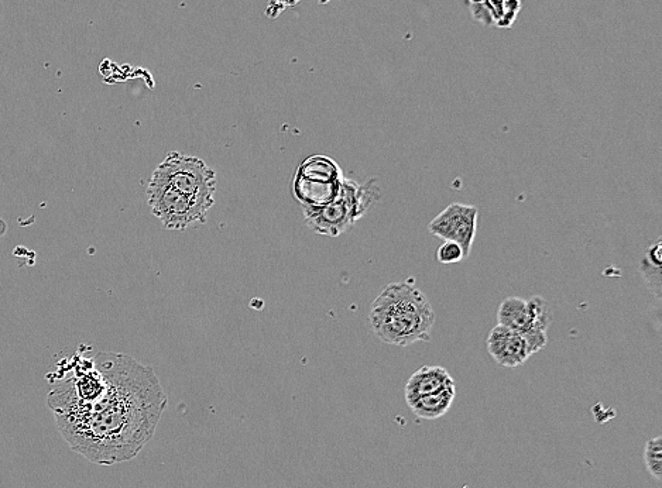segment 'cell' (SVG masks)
<instances>
[{
  "instance_id": "cell-8",
  "label": "cell",
  "mask_w": 662,
  "mask_h": 488,
  "mask_svg": "<svg viewBox=\"0 0 662 488\" xmlns=\"http://www.w3.org/2000/svg\"><path fill=\"white\" fill-rule=\"evenodd\" d=\"M478 221L479 211L476 206L452 204L432 219L428 229L432 235L441 237L445 242L458 243L468 259L475 242Z\"/></svg>"
},
{
  "instance_id": "cell-4",
  "label": "cell",
  "mask_w": 662,
  "mask_h": 488,
  "mask_svg": "<svg viewBox=\"0 0 662 488\" xmlns=\"http://www.w3.org/2000/svg\"><path fill=\"white\" fill-rule=\"evenodd\" d=\"M152 178L209 208L214 205L216 174L201 158L184 156L177 151L168 153L166 160L154 170Z\"/></svg>"
},
{
  "instance_id": "cell-9",
  "label": "cell",
  "mask_w": 662,
  "mask_h": 488,
  "mask_svg": "<svg viewBox=\"0 0 662 488\" xmlns=\"http://www.w3.org/2000/svg\"><path fill=\"white\" fill-rule=\"evenodd\" d=\"M487 352L497 364L506 369L523 366L533 356L523 336L500 325L487 336Z\"/></svg>"
},
{
  "instance_id": "cell-14",
  "label": "cell",
  "mask_w": 662,
  "mask_h": 488,
  "mask_svg": "<svg viewBox=\"0 0 662 488\" xmlns=\"http://www.w3.org/2000/svg\"><path fill=\"white\" fill-rule=\"evenodd\" d=\"M463 259H466L465 253H463L462 247L458 243L445 242L438 249L437 260L445 266L461 263Z\"/></svg>"
},
{
  "instance_id": "cell-11",
  "label": "cell",
  "mask_w": 662,
  "mask_h": 488,
  "mask_svg": "<svg viewBox=\"0 0 662 488\" xmlns=\"http://www.w3.org/2000/svg\"><path fill=\"white\" fill-rule=\"evenodd\" d=\"M455 397L456 386H451L444 388L439 393L417 398V400L410 402L408 407L414 412L415 417L434 421V419L444 417L451 410Z\"/></svg>"
},
{
  "instance_id": "cell-3",
  "label": "cell",
  "mask_w": 662,
  "mask_h": 488,
  "mask_svg": "<svg viewBox=\"0 0 662 488\" xmlns=\"http://www.w3.org/2000/svg\"><path fill=\"white\" fill-rule=\"evenodd\" d=\"M379 198L376 180L363 185L343 180L334 201L320 208H304L305 221L314 232L336 237L351 229Z\"/></svg>"
},
{
  "instance_id": "cell-5",
  "label": "cell",
  "mask_w": 662,
  "mask_h": 488,
  "mask_svg": "<svg viewBox=\"0 0 662 488\" xmlns=\"http://www.w3.org/2000/svg\"><path fill=\"white\" fill-rule=\"evenodd\" d=\"M497 322L526 339L531 353L543 350L548 343V328L552 322L550 304L543 297H510L500 304Z\"/></svg>"
},
{
  "instance_id": "cell-15",
  "label": "cell",
  "mask_w": 662,
  "mask_h": 488,
  "mask_svg": "<svg viewBox=\"0 0 662 488\" xmlns=\"http://www.w3.org/2000/svg\"><path fill=\"white\" fill-rule=\"evenodd\" d=\"M486 2V0H469V5H479V3Z\"/></svg>"
},
{
  "instance_id": "cell-2",
  "label": "cell",
  "mask_w": 662,
  "mask_h": 488,
  "mask_svg": "<svg viewBox=\"0 0 662 488\" xmlns=\"http://www.w3.org/2000/svg\"><path fill=\"white\" fill-rule=\"evenodd\" d=\"M369 322L383 343L407 347L431 339L435 312L420 288L411 281H400L386 285L377 295Z\"/></svg>"
},
{
  "instance_id": "cell-13",
  "label": "cell",
  "mask_w": 662,
  "mask_h": 488,
  "mask_svg": "<svg viewBox=\"0 0 662 488\" xmlns=\"http://www.w3.org/2000/svg\"><path fill=\"white\" fill-rule=\"evenodd\" d=\"M644 463L648 473L655 480L661 481L662 479V436H655L646 443L644 448Z\"/></svg>"
},
{
  "instance_id": "cell-6",
  "label": "cell",
  "mask_w": 662,
  "mask_h": 488,
  "mask_svg": "<svg viewBox=\"0 0 662 488\" xmlns=\"http://www.w3.org/2000/svg\"><path fill=\"white\" fill-rule=\"evenodd\" d=\"M342 182L341 168L334 160L314 156L298 168L293 182L294 197L304 208H320L338 197Z\"/></svg>"
},
{
  "instance_id": "cell-10",
  "label": "cell",
  "mask_w": 662,
  "mask_h": 488,
  "mask_svg": "<svg viewBox=\"0 0 662 488\" xmlns=\"http://www.w3.org/2000/svg\"><path fill=\"white\" fill-rule=\"evenodd\" d=\"M451 386H455V381L447 369L441 366H424L408 378L404 395H406L407 404H410L417 398L439 393L444 388Z\"/></svg>"
},
{
  "instance_id": "cell-1",
  "label": "cell",
  "mask_w": 662,
  "mask_h": 488,
  "mask_svg": "<svg viewBox=\"0 0 662 488\" xmlns=\"http://www.w3.org/2000/svg\"><path fill=\"white\" fill-rule=\"evenodd\" d=\"M105 391L92 402L48 401L58 431L78 455L99 466L129 462L152 441L167 397L152 367L119 353H99Z\"/></svg>"
},
{
  "instance_id": "cell-12",
  "label": "cell",
  "mask_w": 662,
  "mask_h": 488,
  "mask_svg": "<svg viewBox=\"0 0 662 488\" xmlns=\"http://www.w3.org/2000/svg\"><path fill=\"white\" fill-rule=\"evenodd\" d=\"M661 247V240L658 239L648 247L640 263L641 274L657 301L661 298Z\"/></svg>"
},
{
  "instance_id": "cell-7",
  "label": "cell",
  "mask_w": 662,
  "mask_h": 488,
  "mask_svg": "<svg viewBox=\"0 0 662 488\" xmlns=\"http://www.w3.org/2000/svg\"><path fill=\"white\" fill-rule=\"evenodd\" d=\"M147 202L154 215L170 230H184L207 222L209 206L150 178Z\"/></svg>"
}]
</instances>
